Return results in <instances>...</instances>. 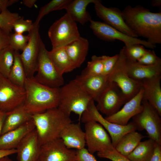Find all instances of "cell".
I'll return each mask as SVG.
<instances>
[{"label":"cell","mask_w":161,"mask_h":161,"mask_svg":"<svg viewBox=\"0 0 161 161\" xmlns=\"http://www.w3.org/2000/svg\"><path fill=\"white\" fill-rule=\"evenodd\" d=\"M122 12L126 24L138 37L154 45L161 44V12H152L140 5H128Z\"/></svg>","instance_id":"1"},{"label":"cell","mask_w":161,"mask_h":161,"mask_svg":"<svg viewBox=\"0 0 161 161\" xmlns=\"http://www.w3.org/2000/svg\"><path fill=\"white\" fill-rule=\"evenodd\" d=\"M24 88L26 96L23 106L31 115L58 107L59 88H51L43 85L32 78H27Z\"/></svg>","instance_id":"2"},{"label":"cell","mask_w":161,"mask_h":161,"mask_svg":"<svg viewBox=\"0 0 161 161\" xmlns=\"http://www.w3.org/2000/svg\"><path fill=\"white\" fill-rule=\"evenodd\" d=\"M38 139L41 145L60 138L66 126L72 122L70 117L58 107L32 115Z\"/></svg>","instance_id":"3"},{"label":"cell","mask_w":161,"mask_h":161,"mask_svg":"<svg viewBox=\"0 0 161 161\" xmlns=\"http://www.w3.org/2000/svg\"><path fill=\"white\" fill-rule=\"evenodd\" d=\"M92 99L74 79L59 88L57 107L68 117L72 112L77 114L80 122L82 115Z\"/></svg>","instance_id":"4"},{"label":"cell","mask_w":161,"mask_h":161,"mask_svg":"<svg viewBox=\"0 0 161 161\" xmlns=\"http://www.w3.org/2000/svg\"><path fill=\"white\" fill-rule=\"evenodd\" d=\"M91 120L98 122L108 131L114 148L125 134L137 130L135 125L132 121L126 125H121L108 121L97 110L93 99L91 100L87 109L82 114L80 119V121L84 123Z\"/></svg>","instance_id":"5"},{"label":"cell","mask_w":161,"mask_h":161,"mask_svg":"<svg viewBox=\"0 0 161 161\" xmlns=\"http://www.w3.org/2000/svg\"><path fill=\"white\" fill-rule=\"evenodd\" d=\"M48 35L52 49L65 47L80 36L76 22L67 13L51 25Z\"/></svg>","instance_id":"6"},{"label":"cell","mask_w":161,"mask_h":161,"mask_svg":"<svg viewBox=\"0 0 161 161\" xmlns=\"http://www.w3.org/2000/svg\"><path fill=\"white\" fill-rule=\"evenodd\" d=\"M37 74L33 77L37 82L49 87L59 88L64 85L63 75L58 71L42 41L39 55Z\"/></svg>","instance_id":"7"},{"label":"cell","mask_w":161,"mask_h":161,"mask_svg":"<svg viewBox=\"0 0 161 161\" xmlns=\"http://www.w3.org/2000/svg\"><path fill=\"white\" fill-rule=\"evenodd\" d=\"M142 111L132 117L137 130H145L149 138L161 144V118L157 110L146 100H142Z\"/></svg>","instance_id":"8"},{"label":"cell","mask_w":161,"mask_h":161,"mask_svg":"<svg viewBox=\"0 0 161 161\" xmlns=\"http://www.w3.org/2000/svg\"><path fill=\"white\" fill-rule=\"evenodd\" d=\"M117 61L112 72L107 76L110 82L115 83L125 95L127 102L136 95L141 87V83L131 78L128 73L126 58L121 49Z\"/></svg>","instance_id":"9"},{"label":"cell","mask_w":161,"mask_h":161,"mask_svg":"<svg viewBox=\"0 0 161 161\" xmlns=\"http://www.w3.org/2000/svg\"><path fill=\"white\" fill-rule=\"evenodd\" d=\"M39 23L35 21L33 27L29 32V40L20 56L27 78H32L36 72L41 44L42 41L39 34Z\"/></svg>","instance_id":"10"},{"label":"cell","mask_w":161,"mask_h":161,"mask_svg":"<svg viewBox=\"0 0 161 161\" xmlns=\"http://www.w3.org/2000/svg\"><path fill=\"white\" fill-rule=\"evenodd\" d=\"M26 93L24 88L12 82L0 74V112L7 113L24 103Z\"/></svg>","instance_id":"11"},{"label":"cell","mask_w":161,"mask_h":161,"mask_svg":"<svg viewBox=\"0 0 161 161\" xmlns=\"http://www.w3.org/2000/svg\"><path fill=\"white\" fill-rule=\"evenodd\" d=\"M89 21L90 27L94 34L102 40L113 42L116 40H118L123 42L126 47L139 44L150 49H153L156 47L155 45L149 43L147 41L128 35L104 22L95 21L92 19Z\"/></svg>","instance_id":"12"},{"label":"cell","mask_w":161,"mask_h":161,"mask_svg":"<svg viewBox=\"0 0 161 161\" xmlns=\"http://www.w3.org/2000/svg\"><path fill=\"white\" fill-rule=\"evenodd\" d=\"M99 112L106 117L112 115L120 110L127 100L122 91L115 83L109 82L108 85L96 101Z\"/></svg>","instance_id":"13"},{"label":"cell","mask_w":161,"mask_h":161,"mask_svg":"<svg viewBox=\"0 0 161 161\" xmlns=\"http://www.w3.org/2000/svg\"><path fill=\"white\" fill-rule=\"evenodd\" d=\"M85 123L86 143L90 153L93 154L96 152L114 147L110 137L101 124L93 120Z\"/></svg>","instance_id":"14"},{"label":"cell","mask_w":161,"mask_h":161,"mask_svg":"<svg viewBox=\"0 0 161 161\" xmlns=\"http://www.w3.org/2000/svg\"><path fill=\"white\" fill-rule=\"evenodd\" d=\"M37 161H77L76 150L67 148L59 138L41 145Z\"/></svg>","instance_id":"15"},{"label":"cell","mask_w":161,"mask_h":161,"mask_svg":"<svg viewBox=\"0 0 161 161\" xmlns=\"http://www.w3.org/2000/svg\"><path fill=\"white\" fill-rule=\"evenodd\" d=\"M94 4L97 16L104 23L134 38L138 37L126 24L122 11L119 9L115 7H107L99 0H96Z\"/></svg>","instance_id":"16"},{"label":"cell","mask_w":161,"mask_h":161,"mask_svg":"<svg viewBox=\"0 0 161 161\" xmlns=\"http://www.w3.org/2000/svg\"><path fill=\"white\" fill-rule=\"evenodd\" d=\"M143 89L126 103L123 107L117 112L105 118L108 121L121 125H126L131 118L140 112L143 109L142 103Z\"/></svg>","instance_id":"17"},{"label":"cell","mask_w":161,"mask_h":161,"mask_svg":"<svg viewBox=\"0 0 161 161\" xmlns=\"http://www.w3.org/2000/svg\"><path fill=\"white\" fill-rule=\"evenodd\" d=\"M41 147L35 128L26 136L17 147L18 161H37Z\"/></svg>","instance_id":"18"},{"label":"cell","mask_w":161,"mask_h":161,"mask_svg":"<svg viewBox=\"0 0 161 161\" xmlns=\"http://www.w3.org/2000/svg\"><path fill=\"white\" fill-rule=\"evenodd\" d=\"M74 80L82 89L95 101L110 82L107 76L103 75H83L80 74L77 76Z\"/></svg>","instance_id":"19"},{"label":"cell","mask_w":161,"mask_h":161,"mask_svg":"<svg viewBox=\"0 0 161 161\" xmlns=\"http://www.w3.org/2000/svg\"><path fill=\"white\" fill-rule=\"evenodd\" d=\"M35 127L32 119L0 136V150L16 149L22 139Z\"/></svg>","instance_id":"20"},{"label":"cell","mask_w":161,"mask_h":161,"mask_svg":"<svg viewBox=\"0 0 161 161\" xmlns=\"http://www.w3.org/2000/svg\"><path fill=\"white\" fill-rule=\"evenodd\" d=\"M60 138L68 148L77 150L85 148L86 145L85 134L81 128L80 122L70 123L61 132Z\"/></svg>","instance_id":"21"},{"label":"cell","mask_w":161,"mask_h":161,"mask_svg":"<svg viewBox=\"0 0 161 161\" xmlns=\"http://www.w3.org/2000/svg\"><path fill=\"white\" fill-rule=\"evenodd\" d=\"M161 75L144 80L141 82L143 89L142 100H146L161 116Z\"/></svg>","instance_id":"22"},{"label":"cell","mask_w":161,"mask_h":161,"mask_svg":"<svg viewBox=\"0 0 161 161\" xmlns=\"http://www.w3.org/2000/svg\"><path fill=\"white\" fill-rule=\"evenodd\" d=\"M126 58L129 76L135 81L141 83L144 80L161 75V62L152 65H142Z\"/></svg>","instance_id":"23"},{"label":"cell","mask_w":161,"mask_h":161,"mask_svg":"<svg viewBox=\"0 0 161 161\" xmlns=\"http://www.w3.org/2000/svg\"><path fill=\"white\" fill-rule=\"evenodd\" d=\"M66 52L76 68L84 61L89 48L88 40L80 36L65 47Z\"/></svg>","instance_id":"24"},{"label":"cell","mask_w":161,"mask_h":161,"mask_svg":"<svg viewBox=\"0 0 161 161\" xmlns=\"http://www.w3.org/2000/svg\"><path fill=\"white\" fill-rule=\"evenodd\" d=\"M96 0H70L65 9L66 13L75 21L83 25L91 20V17L87 11V6Z\"/></svg>","instance_id":"25"},{"label":"cell","mask_w":161,"mask_h":161,"mask_svg":"<svg viewBox=\"0 0 161 161\" xmlns=\"http://www.w3.org/2000/svg\"><path fill=\"white\" fill-rule=\"evenodd\" d=\"M32 119L22 105L6 114L1 135L16 129Z\"/></svg>","instance_id":"26"},{"label":"cell","mask_w":161,"mask_h":161,"mask_svg":"<svg viewBox=\"0 0 161 161\" xmlns=\"http://www.w3.org/2000/svg\"><path fill=\"white\" fill-rule=\"evenodd\" d=\"M48 52L52 62L61 74L63 75L76 69L69 58L65 47L52 49Z\"/></svg>","instance_id":"27"},{"label":"cell","mask_w":161,"mask_h":161,"mask_svg":"<svg viewBox=\"0 0 161 161\" xmlns=\"http://www.w3.org/2000/svg\"><path fill=\"white\" fill-rule=\"evenodd\" d=\"M144 137L136 130L132 131L123 136L114 148L120 154L126 157L133 151Z\"/></svg>","instance_id":"28"},{"label":"cell","mask_w":161,"mask_h":161,"mask_svg":"<svg viewBox=\"0 0 161 161\" xmlns=\"http://www.w3.org/2000/svg\"><path fill=\"white\" fill-rule=\"evenodd\" d=\"M155 143L150 138L141 141L126 157L131 161H149L153 153Z\"/></svg>","instance_id":"29"},{"label":"cell","mask_w":161,"mask_h":161,"mask_svg":"<svg viewBox=\"0 0 161 161\" xmlns=\"http://www.w3.org/2000/svg\"><path fill=\"white\" fill-rule=\"evenodd\" d=\"M20 54L19 51H15L14 63L7 78L14 84L24 88L27 78Z\"/></svg>","instance_id":"30"},{"label":"cell","mask_w":161,"mask_h":161,"mask_svg":"<svg viewBox=\"0 0 161 161\" xmlns=\"http://www.w3.org/2000/svg\"><path fill=\"white\" fill-rule=\"evenodd\" d=\"M14 52L9 46L0 51V74L7 78L14 63Z\"/></svg>","instance_id":"31"},{"label":"cell","mask_w":161,"mask_h":161,"mask_svg":"<svg viewBox=\"0 0 161 161\" xmlns=\"http://www.w3.org/2000/svg\"><path fill=\"white\" fill-rule=\"evenodd\" d=\"M103 63L102 56L93 55L91 60L88 62L86 67L80 75H103Z\"/></svg>","instance_id":"32"},{"label":"cell","mask_w":161,"mask_h":161,"mask_svg":"<svg viewBox=\"0 0 161 161\" xmlns=\"http://www.w3.org/2000/svg\"><path fill=\"white\" fill-rule=\"evenodd\" d=\"M21 16L17 13H12L6 10L0 13V28L8 34L13 29L16 20Z\"/></svg>","instance_id":"33"},{"label":"cell","mask_w":161,"mask_h":161,"mask_svg":"<svg viewBox=\"0 0 161 161\" xmlns=\"http://www.w3.org/2000/svg\"><path fill=\"white\" fill-rule=\"evenodd\" d=\"M70 0H52L42 7L40 9L37 19V22H39L43 17L52 11L65 9Z\"/></svg>","instance_id":"34"},{"label":"cell","mask_w":161,"mask_h":161,"mask_svg":"<svg viewBox=\"0 0 161 161\" xmlns=\"http://www.w3.org/2000/svg\"><path fill=\"white\" fill-rule=\"evenodd\" d=\"M122 49L127 59L134 62H136L148 50L144 46L139 44H134L129 47L124 46Z\"/></svg>","instance_id":"35"},{"label":"cell","mask_w":161,"mask_h":161,"mask_svg":"<svg viewBox=\"0 0 161 161\" xmlns=\"http://www.w3.org/2000/svg\"><path fill=\"white\" fill-rule=\"evenodd\" d=\"M29 36L23 34L14 33L10 34L9 44L14 51H22L26 47L28 40Z\"/></svg>","instance_id":"36"},{"label":"cell","mask_w":161,"mask_h":161,"mask_svg":"<svg viewBox=\"0 0 161 161\" xmlns=\"http://www.w3.org/2000/svg\"><path fill=\"white\" fill-rule=\"evenodd\" d=\"M97 155L99 157L108 159L112 161H131L119 153L114 147L98 152Z\"/></svg>","instance_id":"37"},{"label":"cell","mask_w":161,"mask_h":161,"mask_svg":"<svg viewBox=\"0 0 161 161\" xmlns=\"http://www.w3.org/2000/svg\"><path fill=\"white\" fill-rule=\"evenodd\" d=\"M34 23L32 20L24 19L23 17H21L14 23L13 29L15 32L23 34L26 32H30L32 29Z\"/></svg>","instance_id":"38"},{"label":"cell","mask_w":161,"mask_h":161,"mask_svg":"<svg viewBox=\"0 0 161 161\" xmlns=\"http://www.w3.org/2000/svg\"><path fill=\"white\" fill-rule=\"evenodd\" d=\"M161 62V59L157 56L154 50L148 49L146 52L136 62L142 65H152Z\"/></svg>","instance_id":"39"},{"label":"cell","mask_w":161,"mask_h":161,"mask_svg":"<svg viewBox=\"0 0 161 161\" xmlns=\"http://www.w3.org/2000/svg\"><path fill=\"white\" fill-rule=\"evenodd\" d=\"M119 56V53L112 56L102 55L103 63V75L107 76L110 73L117 61Z\"/></svg>","instance_id":"40"},{"label":"cell","mask_w":161,"mask_h":161,"mask_svg":"<svg viewBox=\"0 0 161 161\" xmlns=\"http://www.w3.org/2000/svg\"><path fill=\"white\" fill-rule=\"evenodd\" d=\"M77 161H97L93 154L86 148L76 150Z\"/></svg>","instance_id":"41"},{"label":"cell","mask_w":161,"mask_h":161,"mask_svg":"<svg viewBox=\"0 0 161 161\" xmlns=\"http://www.w3.org/2000/svg\"><path fill=\"white\" fill-rule=\"evenodd\" d=\"M10 34L0 28V51L9 46Z\"/></svg>","instance_id":"42"},{"label":"cell","mask_w":161,"mask_h":161,"mask_svg":"<svg viewBox=\"0 0 161 161\" xmlns=\"http://www.w3.org/2000/svg\"><path fill=\"white\" fill-rule=\"evenodd\" d=\"M149 161H161V144L156 142L153 153Z\"/></svg>","instance_id":"43"},{"label":"cell","mask_w":161,"mask_h":161,"mask_svg":"<svg viewBox=\"0 0 161 161\" xmlns=\"http://www.w3.org/2000/svg\"><path fill=\"white\" fill-rule=\"evenodd\" d=\"M18 1L17 0H0V13Z\"/></svg>","instance_id":"44"},{"label":"cell","mask_w":161,"mask_h":161,"mask_svg":"<svg viewBox=\"0 0 161 161\" xmlns=\"http://www.w3.org/2000/svg\"><path fill=\"white\" fill-rule=\"evenodd\" d=\"M17 150L16 149L9 150H0V159L4 157L17 153Z\"/></svg>","instance_id":"45"},{"label":"cell","mask_w":161,"mask_h":161,"mask_svg":"<svg viewBox=\"0 0 161 161\" xmlns=\"http://www.w3.org/2000/svg\"><path fill=\"white\" fill-rule=\"evenodd\" d=\"M36 0H23V4L29 8H31L35 4Z\"/></svg>","instance_id":"46"},{"label":"cell","mask_w":161,"mask_h":161,"mask_svg":"<svg viewBox=\"0 0 161 161\" xmlns=\"http://www.w3.org/2000/svg\"><path fill=\"white\" fill-rule=\"evenodd\" d=\"M6 114L0 112V136L1 134L3 124Z\"/></svg>","instance_id":"47"},{"label":"cell","mask_w":161,"mask_h":161,"mask_svg":"<svg viewBox=\"0 0 161 161\" xmlns=\"http://www.w3.org/2000/svg\"><path fill=\"white\" fill-rule=\"evenodd\" d=\"M151 5L154 7H158L161 8V0H153L151 2Z\"/></svg>","instance_id":"48"},{"label":"cell","mask_w":161,"mask_h":161,"mask_svg":"<svg viewBox=\"0 0 161 161\" xmlns=\"http://www.w3.org/2000/svg\"><path fill=\"white\" fill-rule=\"evenodd\" d=\"M0 161H13L8 156H6L0 159Z\"/></svg>","instance_id":"49"}]
</instances>
